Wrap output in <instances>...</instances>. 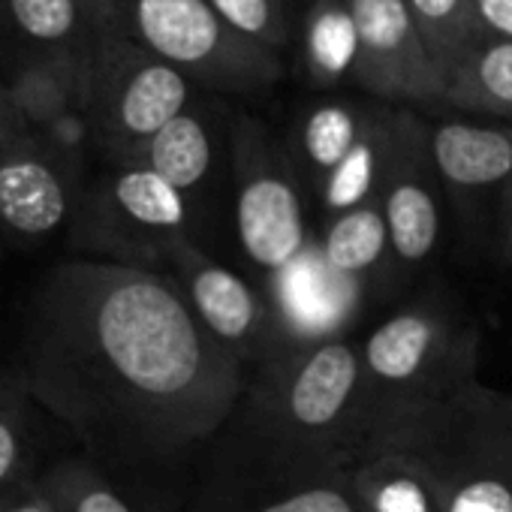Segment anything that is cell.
<instances>
[{
  "label": "cell",
  "instance_id": "obj_17",
  "mask_svg": "<svg viewBox=\"0 0 512 512\" xmlns=\"http://www.w3.org/2000/svg\"><path fill=\"white\" fill-rule=\"evenodd\" d=\"M133 163L166 178L193 205L196 220H202V202L220 166V136L208 109L202 103H190L139 151Z\"/></svg>",
  "mask_w": 512,
  "mask_h": 512
},
{
  "label": "cell",
  "instance_id": "obj_20",
  "mask_svg": "<svg viewBox=\"0 0 512 512\" xmlns=\"http://www.w3.org/2000/svg\"><path fill=\"white\" fill-rule=\"evenodd\" d=\"M371 109H359L353 103L335 100V103H317L305 112L296 148H290V157L296 163V172L305 184V193H320L326 178L344 163V157L359 142Z\"/></svg>",
  "mask_w": 512,
  "mask_h": 512
},
{
  "label": "cell",
  "instance_id": "obj_3",
  "mask_svg": "<svg viewBox=\"0 0 512 512\" xmlns=\"http://www.w3.org/2000/svg\"><path fill=\"white\" fill-rule=\"evenodd\" d=\"M371 446L413 458L443 512H512V392L485 386L476 371L380 431Z\"/></svg>",
  "mask_w": 512,
  "mask_h": 512
},
{
  "label": "cell",
  "instance_id": "obj_21",
  "mask_svg": "<svg viewBox=\"0 0 512 512\" xmlns=\"http://www.w3.org/2000/svg\"><path fill=\"white\" fill-rule=\"evenodd\" d=\"M443 103L473 115L512 118V43L485 37L449 73Z\"/></svg>",
  "mask_w": 512,
  "mask_h": 512
},
{
  "label": "cell",
  "instance_id": "obj_18",
  "mask_svg": "<svg viewBox=\"0 0 512 512\" xmlns=\"http://www.w3.org/2000/svg\"><path fill=\"white\" fill-rule=\"evenodd\" d=\"M350 482L365 512H443L428 473L389 446L359 452L350 464Z\"/></svg>",
  "mask_w": 512,
  "mask_h": 512
},
{
  "label": "cell",
  "instance_id": "obj_23",
  "mask_svg": "<svg viewBox=\"0 0 512 512\" xmlns=\"http://www.w3.org/2000/svg\"><path fill=\"white\" fill-rule=\"evenodd\" d=\"M407 7L443 79L488 37L476 19L473 0H407Z\"/></svg>",
  "mask_w": 512,
  "mask_h": 512
},
{
  "label": "cell",
  "instance_id": "obj_29",
  "mask_svg": "<svg viewBox=\"0 0 512 512\" xmlns=\"http://www.w3.org/2000/svg\"><path fill=\"white\" fill-rule=\"evenodd\" d=\"M491 244H494V253L500 256V263L512 266V181H509V187H506V193L500 199Z\"/></svg>",
  "mask_w": 512,
  "mask_h": 512
},
{
  "label": "cell",
  "instance_id": "obj_28",
  "mask_svg": "<svg viewBox=\"0 0 512 512\" xmlns=\"http://www.w3.org/2000/svg\"><path fill=\"white\" fill-rule=\"evenodd\" d=\"M473 10L488 37L512 43V0H473Z\"/></svg>",
  "mask_w": 512,
  "mask_h": 512
},
{
  "label": "cell",
  "instance_id": "obj_1",
  "mask_svg": "<svg viewBox=\"0 0 512 512\" xmlns=\"http://www.w3.org/2000/svg\"><path fill=\"white\" fill-rule=\"evenodd\" d=\"M16 377L109 479L163 482L217 440L250 374L172 275L79 256L28 296Z\"/></svg>",
  "mask_w": 512,
  "mask_h": 512
},
{
  "label": "cell",
  "instance_id": "obj_5",
  "mask_svg": "<svg viewBox=\"0 0 512 512\" xmlns=\"http://www.w3.org/2000/svg\"><path fill=\"white\" fill-rule=\"evenodd\" d=\"M97 31L115 34L181 70L196 88L263 94L281 76V55L235 34L208 0H88Z\"/></svg>",
  "mask_w": 512,
  "mask_h": 512
},
{
  "label": "cell",
  "instance_id": "obj_19",
  "mask_svg": "<svg viewBox=\"0 0 512 512\" xmlns=\"http://www.w3.org/2000/svg\"><path fill=\"white\" fill-rule=\"evenodd\" d=\"M392 121H395V112L371 109L359 142L317 193L323 223L380 199V187H383V175H386L389 151H392Z\"/></svg>",
  "mask_w": 512,
  "mask_h": 512
},
{
  "label": "cell",
  "instance_id": "obj_8",
  "mask_svg": "<svg viewBox=\"0 0 512 512\" xmlns=\"http://www.w3.org/2000/svg\"><path fill=\"white\" fill-rule=\"evenodd\" d=\"M193 82L151 52L97 31L88 64L85 115L94 148L115 163H133L139 151L193 103Z\"/></svg>",
  "mask_w": 512,
  "mask_h": 512
},
{
  "label": "cell",
  "instance_id": "obj_11",
  "mask_svg": "<svg viewBox=\"0 0 512 512\" xmlns=\"http://www.w3.org/2000/svg\"><path fill=\"white\" fill-rule=\"evenodd\" d=\"M190 512H365L350 467H281L214 443Z\"/></svg>",
  "mask_w": 512,
  "mask_h": 512
},
{
  "label": "cell",
  "instance_id": "obj_24",
  "mask_svg": "<svg viewBox=\"0 0 512 512\" xmlns=\"http://www.w3.org/2000/svg\"><path fill=\"white\" fill-rule=\"evenodd\" d=\"M40 479L55 503V512H136L121 485L85 455L55 461Z\"/></svg>",
  "mask_w": 512,
  "mask_h": 512
},
{
  "label": "cell",
  "instance_id": "obj_16",
  "mask_svg": "<svg viewBox=\"0 0 512 512\" xmlns=\"http://www.w3.org/2000/svg\"><path fill=\"white\" fill-rule=\"evenodd\" d=\"M0 19L22 49L19 61H58L88 79L97 43L88 0H0Z\"/></svg>",
  "mask_w": 512,
  "mask_h": 512
},
{
  "label": "cell",
  "instance_id": "obj_15",
  "mask_svg": "<svg viewBox=\"0 0 512 512\" xmlns=\"http://www.w3.org/2000/svg\"><path fill=\"white\" fill-rule=\"evenodd\" d=\"M314 238L326 272L353 302L374 290H389V281H395L392 241L380 199L320 223V235Z\"/></svg>",
  "mask_w": 512,
  "mask_h": 512
},
{
  "label": "cell",
  "instance_id": "obj_26",
  "mask_svg": "<svg viewBox=\"0 0 512 512\" xmlns=\"http://www.w3.org/2000/svg\"><path fill=\"white\" fill-rule=\"evenodd\" d=\"M208 7L241 37L281 52L290 37L284 0H208Z\"/></svg>",
  "mask_w": 512,
  "mask_h": 512
},
{
  "label": "cell",
  "instance_id": "obj_9",
  "mask_svg": "<svg viewBox=\"0 0 512 512\" xmlns=\"http://www.w3.org/2000/svg\"><path fill=\"white\" fill-rule=\"evenodd\" d=\"M85 181L0 82V238L16 247H40L67 235Z\"/></svg>",
  "mask_w": 512,
  "mask_h": 512
},
{
  "label": "cell",
  "instance_id": "obj_10",
  "mask_svg": "<svg viewBox=\"0 0 512 512\" xmlns=\"http://www.w3.org/2000/svg\"><path fill=\"white\" fill-rule=\"evenodd\" d=\"M166 275L175 278L205 332L232 353L247 374L293 347L275 302L247 278L217 263L199 241H187L175 250Z\"/></svg>",
  "mask_w": 512,
  "mask_h": 512
},
{
  "label": "cell",
  "instance_id": "obj_4",
  "mask_svg": "<svg viewBox=\"0 0 512 512\" xmlns=\"http://www.w3.org/2000/svg\"><path fill=\"white\" fill-rule=\"evenodd\" d=\"M359 347L365 371V446L398 419L449 392L479 365V332L443 290H431L389 314Z\"/></svg>",
  "mask_w": 512,
  "mask_h": 512
},
{
  "label": "cell",
  "instance_id": "obj_6",
  "mask_svg": "<svg viewBox=\"0 0 512 512\" xmlns=\"http://www.w3.org/2000/svg\"><path fill=\"white\" fill-rule=\"evenodd\" d=\"M64 238L82 260L169 272L175 250L199 241V220L184 193L154 169L115 163L85 181Z\"/></svg>",
  "mask_w": 512,
  "mask_h": 512
},
{
  "label": "cell",
  "instance_id": "obj_14",
  "mask_svg": "<svg viewBox=\"0 0 512 512\" xmlns=\"http://www.w3.org/2000/svg\"><path fill=\"white\" fill-rule=\"evenodd\" d=\"M431 157L443 193L452 196L461 220L470 229H488L491 238L500 199L512 181V127L476 121L434 124Z\"/></svg>",
  "mask_w": 512,
  "mask_h": 512
},
{
  "label": "cell",
  "instance_id": "obj_22",
  "mask_svg": "<svg viewBox=\"0 0 512 512\" xmlns=\"http://www.w3.org/2000/svg\"><path fill=\"white\" fill-rule=\"evenodd\" d=\"M305 67L317 85L353 82L359 61V34L347 0H317L305 22Z\"/></svg>",
  "mask_w": 512,
  "mask_h": 512
},
{
  "label": "cell",
  "instance_id": "obj_25",
  "mask_svg": "<svg viewBox=\"0 0 512 512\" xmlns=\"http://www.w3.org/2000/svg\"><path fill=\"white\" fill-rule=\"evenodd\" d=\"M31 407L16 374L0 377V494L31 479Z\"/></svg>",
  "mask_w": 512,
  "mask_h": 512
},
{
  "label": "cell",
  "instance_id": "obj_2",
  "mask_svg": "<svg viewBox=\"0 0 512 512\" xmlns=\"http://www.w3.org/2000/svg\"><path fill=\"white\" fill-rule=\"evenodd\" d=\"M365 437L362 347L329 335L256 368L214 443L281 467H350Z\"/></svg>",
  "mask_w": 512,
  "mask_h": 512
},
{
  "label": "cell",
  "instance_id": "obj_12",
  "mask_svg": "<svg viewBox=\"0 0 512 512\" xmlns=\"http://www.w3.org/2000/svg\"><path fill=\"white\" fill-rule=\"evenodd\" d=\"M443 184L431 157V127L410 115L395 112L392 121V151L380 187V208L389 226L395 281H413L440 244Z\"/></svg>",
  "mask_w": 512,
  "mask_h": 512
},
{
  "label": "cell",
  "instance_id": "obj_27",
  "mask_svg": "<svg viewBox=\"0 0 512 512\" xmlns=\"http://www.w3.org/2000/svg\"><path fill=\"white\" fill-rule=\"evenodd\" d=\"M0 512H55V503L43 479H25L16 488L0 494Z\"/></svg>",
  "mask_w": 512,
  "mask_h": 512
},
{
  "label": "cell",
  "instance_id": "obj_13",
  "mask_svg": "<svg viewBox=\"0 0 512 512\" xmlns=\"http://www.w3.org/2000/svg\"><path fill=\"white\" fill-rule=\"evenodd\" d=\"M359 34L353 85L392 103H443L446 79L431 61L407 0H347Z\"/></svg>",
  "mask_w": 512,
  "mask_h": 512
},
{
  "label": "cell",
  "instance_id": "obj_7",
  "mask_svg": "<svg viewBox=\"0 0 512 512\" xmlns=\"http://www.w3.org/2000/svg\"><path fill=\"white\" fill-rule=\"evenodd\" d=\"M232 223L244 260L256 278L272 284L314 244L305 214V184L290 148L250 115L229 127Z\"/></svg>",
  "mask_w": 512,
  "mask_h": 512
}]
</instances>
